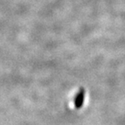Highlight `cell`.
<instances>
[{"instance_id": "obj_1", "label": "cell", "mask_w": 125, "mask_h": 125, "mask_svg": "<svg viewBox=\"0 0 125 125\" xmlns=\"http://www.w3.org/2000/svg\"><path fill=\"white\" fill-rule=\"evenodd\" d=\"M84 101V90H81L80 92L76 95V98H75V107L76 109H80L82 107Z\"/></svg>"}]
</instances>
